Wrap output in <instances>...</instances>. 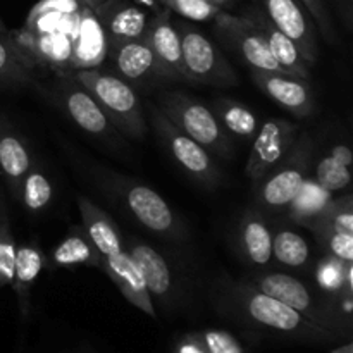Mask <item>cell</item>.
Masks as SVG:
<instances>
[{
    "label": "cell",
    "instance_id": "cell-1",
    "mask_svg": "<svg viewBox=\"0 0 353 353\" xmlns=\"http://www.w3.org/2000/svg\"><path fill=\"white\" fill-rule=\"evenodd\" d=\"M217 309L236 323L285 341L307 345H326L341 338L316 326L279 300L265 295L254 283L231 281L217 299Z\"/></svg>",
    "mask_w": 353,
    "mask_h": 353
},
{
    "label": "cell",
    "instance_id": "cell-2",
    "mask_svg": "<svg viewBox=\"0 0 353 353\" xmlns=\"http://www.w3.org/2000/svg\"><path fill=\"white\" fill-rule=\"evenodd\" d=\"M254 286L265 295L279 300L316 326L324 327L343 338L352 334V316L341 307L343 299H334L323 290H314L295 276L285 272H269L257 276ZM347 299V296H345Z\"/></svg>",
    "mask_w": 353,
    "mask_h": 353
},
{
    "label": "cell",
    "instance_id": "cell-3",
    "mask_svg": "<svg viewBox=\"0 0 353 353\" xmlns=\"http://www.w3.org/2000/svg\"><path fill=\"white\" fill-rule=\"evenodd\" d=\"M72 79L78 81L95 99L114 130L133 140H141L147 131L143 109L134 90L124 79L99 71L83 69L74 71Z\"/></svg>",
    "mask_w": 353,
    "mask_h": 353
},
{
    "label": "cell",
    "instance_id": "cell-4",
    "mask_svg": "<svg viewBox=\"0 0 353 353\" xmlns=\"http://www.w3.org/2000/svg\"><path fill=\"white\" fill-rule=\"evenodd\" d=\"M312 155L314 141L309 134L296 137L285 159L254 183L259 207L269 212L286 209L302 188L303 181L312 174Z\"/></svg>",
    "mask_w": 353,
    "mask_h": 353
},
{
    "label": "cell",
    "instance_id": "cell-5",
    "mask_svg": "<svg viewBox=\"0 0 353 353\" xmlns=\"http://www.w3.org/2000/svg\"><path fill=\"white\" fill-rule=\"evenodd\" d=\"M157 109L192 140L207 152L228 159L231 155L230 134L224 131L212 110L183 92H165L159 95Z\"/></svg>",
    "mask_w": 353,
    "mask_h": 353
},
{
    "label": "cell",
    "instance_id": "cell-6",
    "mask_svg": "<svg viewBox=\"0 0 353 353\" xmlns=\"http://www.w3.org/2000/svg\"><path fill=\"white\" fill-rule=\"evenodd\" d=\"M181 40L183 68L186 81L210 86H234L238 76L223 52L202 31L188 23H174Z\"/></svg>",
    "mask_w": 353,
    "mask_h": 353
},
{
    "label": "cell",
    "instance_id": "cell-7",
    "mask_svg": "<svg viewBox=\"0 0 353 353\" xmlns=\"http://www.w3.org/2000/svg\"><path fill=\"white\" fill-rule=\"evenodd\" d=\"M147 109L150 114L152 126L159 140L164 143L165 150L171 154L172 161L200 185L216 186L221 181V171L210 159L209 152L192 140L188 134L179 131L157 107L148 103Z\"/></svg>",
    "mask_w": 353,
    "mask_h": 353
},
{
    "label": "cell",
    "instance_id": "cell-8",
    "mask_svg": "<svg viewBox=\"0 0 353 353\" xmlns=\"http://www.w3.org/2000/svg\"><path fill=\"white\" fill-rule=\"evenodd\" d=\"M214 21H216V34L221 41L234 48L252 69L281 71L269 50L264 33L248 17L231 16L221 10Z\"/></svg>",
    "mask_w": 353,
    "mask_h": 353
},
{
    "label": "cell",
    "instance_id": "cell-9",
    "mask_svg": "<svg viewBox=\"0 0 353 353\" xmlns=\"http://www.w3.org/2000/svg\"><path fill=\"white\" fill-rule=\"evenodd\" d=\"M299 137V126L285 119H268L259 126L252 143L245 172L252 183L268 174L279 161L285 159Z\"/></svg>",
    "mask_w": 353,
    "mask_h": 353
},
{
    "label": "cell",
    "instance_id": "cell-10",
    "mask_svg": "<svg viewBox=\"0 0 353 353\" xmlns=\"http://www.w3.org/2000/svg\"><path fill=\"white\" fill-rule=\"evenodd\" d=\"M265 16L279 31L292 38L309 65L316 64L317 48L316 24L299 0H261Z\"/></svg>",
    "mask_w": 353,
    "mask_h": 353
},
{
    "label": "cell",
    "instance_id": "cell-11",
    "mask_svg": "<svg viewBox=\"0 0 353 353\" xmlns=\"http://www.w3.org/2000/svg\"><path fill=\"white\" fill-rule=\"evenodd\" d=\"M143 40L154 54L159 78L169 81H186L181 40L174 23L171 21V10H159L150 17Z\"/></svg>",
    "mask_w": 353,
    "mask_h": 353
},
{
    "label": "cell",
    "instance_id": "cell-12",
    "mask_svg": "<svg viewBox=\"0 0 353 353\" xmlns=\"http://www.w3.org/2000/svg\"><path fill=\"white\" fill-rule=\"evenodd\" d=\"M116 186L117 192L123 195L124 205L141 226L154 233L168 234V236H174L178 233L176 216L172 214L171 207L150 186L140 185L130 179H124V181L117 179Z\"/></svg>",
    "mask_w": 353,
    "mask_h": 353
},
{
    "label": "cell",
    "instance_id": "cell-13",
    "mask_svg": "<svg viewBox=\"0 0 353 353\" xmlns=\"http://www.w3.org/2000/svg\"><path fill=\"white\" fill-rule=\"evenodd\" d=\"M252 79L278 105L296 117H307L316 112V95L307 79L285 71L252 69Z\"/></svg>",
    "mask_w": 353,
    "mask_h": 353
},
{
    "label": "cell",
    "instance_id": "cell-14",
    "mask_svg": "<svg viewBox=\"0 0 353 353\" xmlns=\"http://www.w3.org/2000/svg\"><path fill=\"white\" fill-rule=\"evenodd\" d=\"M93 12L102 23L109 48L124 41L143 40L150 21L147 9L133 0H105Z\"/></svg>",
    "mask_w": 353,
    "mask_h": 353
},
{
    "label": "cell",
    "instance_id": "cell-15",
    "mask_svg": "<svg viewBox=\"0 0 353 353\" xmlns=\"http://www.w3.org/2000/svg\"><path fill=\"white\" fill-rule=\"evenodd\" d=\"M100 268L105 271V274L112 279L114 285L119 288L124 299L140 309L150 317H157L154 307V300H152L150 293H148L147 286H145L143 278H141L140 269L137 268L133 259L130 257L126 248L116 252V254L105 255L100 257Z\"/></svg>",
    "mask_w": 353,
    "mask_h": 353
},
{
    "label": "cell",
    "instance_id": "cell-16",
    "mask_svg": "<svg viewBox=\"0 0 353 353\" xmlns=\"http://www.w3.org/2000/svg\"><path fill=\"white\" fill-rule=\"evenodd\" d=\"M57 93L68 116L83 131L95 134V137L114 134V126L109 123L103 110L78 81H74L72 78H65L64 81L59 83Z\"/></svg>",
    "mask_w": 353,
    "mask_h": 353
},
{
    "label": "cell",
    "instance_id": "cell-17",
    "mask_svg": "<svg viewBox=\"0 0 353 353\" xmlns=\"http://www.w3.org/2000/svg\"><path fill=\"white\" fill-rule=\"evenodd\" d=\"M33 164V155L24 138L0 112V174L16 200H19L21 185Z\"/></svg>",
    "mask_w": 353,
    "mask_h": 353
},
{
    "label": "cell",
    "instance_id": "cell-18",
    "mask_svg": "<svg viewBox=\"0 0 353 353\" xmlns=\"http://www.w3.org/2000/svg\"><path fill=\"white\" fill-rule=\"evenodd\" d=\"M109 54L105 31L99 21L93 9L83 6L79 12L78 33L72 43L71 71H83V69H99Z\"/></svg>",
    "mask_w": 353,
    "mask_h": 353
},
{
    "label": "cell",
    "instance_id": "cell-19",
    "mask_svg": "<svg viewBox=\"0 0 353 353\" xmlns=\"http://www.w3.org/2000/svg\"><path fill=\"white\" fill-rule=\"evenodd\" d=\"M245 17H248V19L264 33L265 41H268L269 45V50H271L272 57L278 62L281 71L300 76V78L303 79H309L310 65L307 64L305 59L302 57L295 41H293L292 38L286 37L283 31H279L278 28L271 23V19L265 16V12L261 7H250V9L247 10V14H245Z\"/></svg>",
    "mask_w": 353,
    "mask_h": 353
},
{
    "label": "cell",
    "instance_id": "cell-20",
    "mask_svg": "<svg viewBox=\"0 0 353 353\" xmlns=\"http://www.w3.org/2000/svg\"><path fill=\"white\" fill-rule=\"evenodd\" d=\"M126 250L137 268L140 269L152 300L159 299L164 302L172 292V274L165 259L157 250L138 240L130 241L126 245Z\"/></svg>",
    "mask_w": 353,
    "mask_h": 353
},
{
    "label": "cell",
    "instance_id": "cell-21",
    "mask_svg": "<svg viewBox=\"0 0 353 353\" xmlns=\"http://www.w3.org/2000/svg\"><path fill=\"white\" fill-rule=\"evenodd\" d=\"M107 57L116 64L117 71L130 83H141L157 74L154 54L145 40H131L109 48Z\"/></svg>",
    "mask_w": 353,
    "mask_h": 353
},
{
    "label": "cell",
    "instance_id": "cell-22",
    "mask_svg": "<svg viewBox=\"0 0 353 353\" xmlns=\"http://www.w3.org/2000/svg\"><path fill=\"white\" fill-rule=\"evenodd\" d=\"M45 265V255L38 243L17 245L16 262H14V276L10 286L14 288L19 302L21 316L26 317L30 312V292L33 283L40 276L41 269Z\"/></svg>",
    "mask_w": 353,
    "mask_h": 353
},
{
    "label": "cell",
    "instance_id": "cell-23",
    "mask_svg": "<svg viewBox=\"0 0 353 353\" xmlns=\"http://www.w3.org/2000/svg\"><path fill=\"white\" fill-rule=\"evenodd\" d=\"M240 247L248 262L264 268L272 261V233L261 214L247 210L240 221Z\"/></svg>",
    "mask_w": 353,
    "mask_h": 353
},
{
    "label": "cell",
    "instance_id": "cell-24",
    "mask_svg": "<svg viewBox=\"0 0 353 353\" xmlns=\"http://www.w3.org/2000/svg\"><path fill=\"white\" fill-rule=\"evenodd\" d=\"M333 193L324 190L310 174L303 181L302 188L299 190L295 199L286 207L290 219L307 228L316 217H319L324 212V209L333 202Z\"/></svg>",
    "mask_w": 353,
    "mask_h": 353
},
{
    "label": "cell",
    "instance_id": "cell-25",
    "mask_svg": "<svg viewBox=\"0 0 353 353\" xmlns=\"http://www.w3.org/2000/svg\"><path fill=\"white\" fill-rule=\"evenodd\" d=\"M55 265H92L100 268V254L86 234L85 228L72 226L68 236L52 254Z\"/></svg>",
    "mask_w": 353,
    "mask_h": 353
},
{
    "label": "cell",
    "instance_id": "cell-26",
    "mask_svg": "<svg viewBox=\"0 0 353 353\" xmlns=\"http://www.w3.org/2000/svg\"><path fill=\"white\" fill-rule=\"evenodd\" d=\"M214 116L228 134L233 133L241 140H254L259 130V119L245 103L231 99L214 100Z\"/></svg>",
    "mask_w": 353,
    "mask_h": 353
},
{
    "label": "cell",
    "instance_id": "cell-27",
    "mask_svg": "<svg viewBox=\"0 0 353 353\" xmlns=\"http://www.w3.org/2000/svg\"><path fill=\"white\" fill-rule=\"evenodd\" d=\"M316 283L319 290L334 299L352 296V264L327 254L317 262Z\"/></svg>",
    "mask_w": 353,
    "mask_h": 353
},
{
    "label": "cell",
    "instance_id": "cell-28",
    "mask_svg": "<svg viewBox=\"0 0 353 353\" xmlns=\"http://www.w3.org/2000/svg\"><path fill=\"white\" fill-rule=\"evenodd\" d=\"M33 78V64L14 47L9 37H0V86H24Z\"/></svg>",
    "mask_w": 353,
    "mask_h": 353
},
{
    "label": "cell",
    "instance_id": "cell-29",
    "mask_svg": "<svg viewBox=\"0 0 353 353\" xmlns=\"http://www.w3.org/2000/svg\"><path fill=\"white\" fill-rule=\"evenodd\" d=\"M272 259L290 269H300L310 261V248L305 238L292 230H279L272 234Z\"/></svg>",
    "mask_w": 353,
    "mask_h": 353
},
{
    "label": "cell",
    "instance_id": "cell-30",
    "mask_svg": "<svg viewBox=\"0 0 353 353\" xmlns=\"http://www.w3.org/2000/svg\"><path fill=\"white\" fill-rule=\"evenodd\" d=\"M52 196H54V185H52L47 172L34 162L30 171H28L23 185H21L19 202L30 212L37 214L47 209L48 203L52 202Z\"/></svg>",
    "mask_w": 353,
    "mask_h": 353
},
{
    "label": "cell",
    "instance_id": "cell-31",
    "mask_svg": "<svg viewBox=\"0 0 353 353\" xmlns=\"http://www.w3.org/2000/svg\"><path fill=\"white\" fill-rule=\"evenodd\" d=\"M309 230H331L338 233L353 234V199L352 195L343 199H333L319 217L309 224Z\"/></svg>",
    "mask_w": 353,
    "mask_h": 353
},
{
    "label": "cell",
    "instance_id": "cell-32",
    "mask_svg": "<svg viewBox=\"0 0 353 353\" xmlns=\"http://www.w3.org/2000/svg\"><path fill=\"white\" fill-rule=\"evenodd\" d=\"M17 243L10 230L9 212H7L6 200L0 203V288L12 283L14 262H16Z\"/></svg>",
    "mask_w": 353,
    "mask_h": 353
},
{
    "label": "cell",
    "instance_id": "cell-33",
    "mask_svg": "<svg viewBox=\"0 0 353 353\" xmlns=\"http://www.w3.org/2000/svg\"><path fill=\"white\" fill-rule=\"evenodd\" d=\"M312 178L324 190H327V192L334 195V193L343 192V190H347L350 186L352 172L350 168H345V165L338 164L330 155H326V157L317 161Z\"/></svg>",
    "mask_w": 353,
    "mask_h": 353
},
{
    "label": "cell",
    "instance_id": "cell-34",
    "mask_svg": "<svg viewBox=\"0 0 353 353\" xmlns=\"http://www.w3.org/2000/svg\"><path fill=\"white\" fill-rule=\"evenodd\" d=\"M161 3L190 21H210L221 12V7L209 0H161Z\"/></svg>",
    "mask_w": 353,
    "mask_h": 353
},
{
    "label": "cell",
    "instance_id": "cell-35",
    "mask_svg": "<svg viewBox=\"0 0 353 353\" xmlns=\"http://www.w3.org/2000/svg\"><path fill=\"white\" fill-rule=\"evenodd\" d=\"M317 243L326 248L327 254L340 261L352 264L353 262V234L338 233L331 230H317L314 231Z\"/></svg>",
    "mask_w": 353,
    "mask_h": 353
},
{
    "label": "cell",
    "instance_id": "cell-36",
    "mask_svg": "<svg viewBox=\"0 0 353 353\" xmlns=\"http://www.w3.org/2000/svg\"><path fill=\"white\" fill-rule=\"evenodd\" d=\"M196 336L209 353H247L243 345L228 331L205 330L199 331Z\"/></svg>",
    "mask_w": 353,
    "mask_h": 353
},
{
    "label": "cell",
    "instance_id": "cell-37",
    "mask_svg": "<svg viewBox=\"0 0 353 353\" xmlns=\"http://www.w3.org/2000/svg\"><path fill=\"white\" fill-rule=\"evenodd\" d=\"M299 2L302 3L303 9L307 10V14H309L310 19L314 21L316 28H319V31L323 33V37L326 38L327 43H336V33H334L333 23H331V17L330 14H327L326 7H324L323 0H299Z\"/></svg>",
    "mask_w": 353,
    "mask_h": 353
},
{
    "label": "cell",
    "instance_id": "cell-38",
    "mask_svg": "<svg viewBox=\"0 0 353 353\" xmlns=\"http://www.w3.org/2000/svg\"><path fill=\"white\" fill-rule=\"evenodd\" d=\"M174 353H209L205 350V347L202 345V341L199 340L196 333H190L186 336H183L181 340L176 343Z\"/></svg>",
    "mask_w": 353,
    "mask_h": 353
},
{
    "label": "cell",
    "instance_id": "cell-39",
    "mask_svg": "<svg viewBox=\"0 0 353 353\" xmlns=\"http://www.w3.org/2000/svg\"><path fill=\"white\" fill-rule=\"evenodd\" d=\"M330 157L333 159V161H336L338 164L345 165V168H352V164H353L352 150H350V147H347V145H341V143L334 145L330 152Z\"/></svg>",
    "mask_w": 353,
    "mask_h": 353
},
{
    "label": "cell",
    "instance_id": "cell-40",
    "mask_svg": "<svg viewBox=\"0 0 353 353\" xmlns=\"http://www.w3.org/2000/svg\"><path fill=\"white\" fill-rule=\"evenodd\" d=\"M133 2L140 3V6L145 7V9H152L154 12H159V10H161L157 7V3H155V0H133Z\"/></svg>",
    "mask_w": 353,
    "mask_h": 353
},
{
    "label": "cell",
    "instance_id": "cell-41",
    "mask_svg": "<svg viewBox=\"0 0 353 353\" xmlns=\"http://www.w3.org/2000/svg\"><path fill=\"white\" fill-rule=\"evenodd\" d=\"M330 353H353V343L352 341H347V343L341 345V347L333 348Z\"/></svg>",
    "mask_w": 353,
    "mask_h": 353
},
{
    "label": "cell",
    "instance_id": "cell-42",
    "mask_svg": "<svg viewBox=\"0 0 353 353\" xmlns=\"http://www.w3.org/2000/svg\"><path fill=\"white\" fill-rule=\"evenodd\" d=\"M79 2H81L83 6L90 7V9H97V7L102 6V3L105 2V0H79Z\"/></svg>",
    "mask_w": 353,
    "mask_h": 353
},
{
    "label": "cell",
    "instance_id": "cell-43",
    "mask_svg": "<svg viewBox=\"0 0 353 353\" xmlns=\"http://www.w3.org/2000/svg\"><path fill=\"white\" fill-rule=\"evenodd\" d=\"M0 37H9V31L6 30V26H3V23H2V19H0Z\"/></svg>",
    "mask_w": 353,
    "mask_h": 353
},
{
    "label": "cell",
    "instance_id": "cell-44",
    "mask_svg": "<svg viewBox=\"0 0 353 353\" xmlns=\"http://www.w3.org/2000/svg\"><path fill=\"white\" fill-rule=\"evenodd\" d=\"M209 2H212V3H216V6H226L228 2H230V0H209Z\"/></svg>",
    "mask_w": 353,
    "mask_h": 353
},
{
    "label": "cell",
    "instance_id": "cell-45",
    "mask_svg": "<svg viewBox=\"0 0 353 353\" xmlns=\"http://www.w3.org/2000/svg\"><path fill=\"white\" fill-rule=\"evenodd\" d=\"M3 202V195H2V192H0V203Z\"/></svg>",
    "mask_w": 353,
    "mask_h": 353
}]
</instances>
